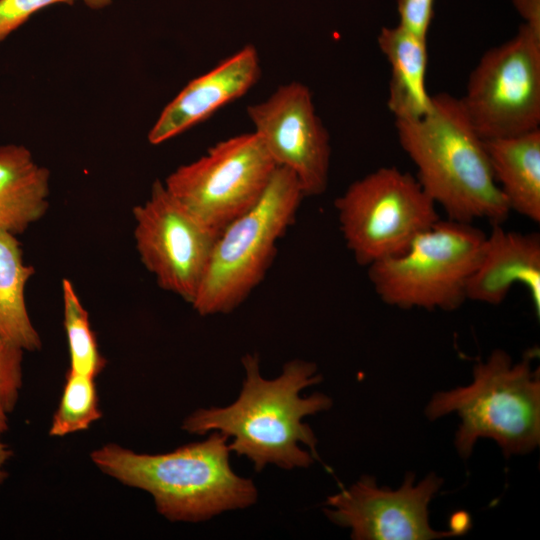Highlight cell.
Masks as SVG:
<instances>
[{
	"label": "cell",
	"instance_id": "cell-1",
	"mask_svg": "<svg viewBox=\"0 0 540 540\" xmlns=\"http://www.w3.org/2000/svg\"><path fill=\"white\" fill-rule=\"evenodd\" d=\"M242 364L246 376L237 400L223 408L196 410L182 428L191 434L218 431L232 438L230 451L247 457L256 471L267 464L308 467L318 458L317 439L302 419L332 405L322 393L300 396L303 389L322 380L316 365L292 360L279 377L267 380L260 375L257 355L247 354Z\"/></svg>",
	"mask_w": 540,
	"mask_h": 540
},
{
	"label": "cell",
	"instance_id": "cell-2",
	"mask_svg": "<svg viewBox=\"0 0 540 540\" xmlns=\"http://www.w3.org/2000/svg\"><path fill=\"white\" fill-rule=\"evenodd\" d=\"M398 141L417 169L423 190L449 219L502 224L511 213L498 187L484 139L472 125L460 98L432 95L429 111L395 120Z\"/></svg>",
	"mask_w": 540,
	"mask_h": 540
},
{
	"label": "cell",
	"instance_id": "cell-3",
	"mask_svg": "<svg viewBox=\"0 0 540 540\" xmlns=\"http://www.w3.org/2000/svg\"><path fill=\"white\" fill-rule=\"evenodd\" d=\"M227 440L213 431L204 441L154 455L110 443L94 450L91 459L108 476L148 492L168 520L198 522L257 500L253 482L232 470Z\"/></svg>",
	"mask_w": 540,
	"mask_h": 540
},
{
	"label": "cell",
	"instance_id": "cell-4",
	"mask_svg": "<svg viewBox=\"0 0 540 540\" xmlns=\"http://www.w3.org/2000/svg\"><path fill=\"white\" fill-rule=\"evenodd\" d=\"M535 352L513 363L494 350L473 368L466 386L435 393L425 408L430 420L455 412L461 423L455 447L466 459L479 438H490L506 457L526 454L540 443V375L532 370Z\"/></svg>",
	"mask_w": 540,
	"mask_h": 540
},
{
	"label": "cell",
	"instance_id": "cell-5",
	"mask_svg": "<svg viewBox=\"0 0 540 540\" xmlns=\"http://www.w3.org/2000/svg\"><path fill=\"white\" fill-rule=\"evenodd\" d=\"M304 198L297 177L277 166L260 200L218 236L191 303L201 316L237 308L265 277L277 242L295 220Z\"/></svg>",
	"mask_w": 540,
	"mask_h": 540
},
{
	"label": "cell",
	"instance_id": "cell-6",
	"mask_svg": "<svg viewBox=\"0 0 540 540\" xmlns=\"http://www.w3.org/2000/svg\"><path fill=\"white\" fill-rule=\"evenodd\" d=\"M486 234L472 223L441 218L401 254L368 266L379 298L402 309H457L465 300Z\"/></svg>",
	"mask_w": 540,
	"mask_h": 540
},
{
	"label": "cell",
	"instance_id": "cell-7",
	"mask_svg": "<svg viewBox=\"0 0 540 540\" xmlns=\"http://www.w3.org/2000/svg\"><path fill=\"white\" fill-rule=\"evenodd\" d=\"M334 205L347 248L366 267L401 254L440 219L417 178L393 166L354 181Z\"/></svg>",
	"mask_w": 540,
	"mask_h": 540
},
{
	"label": "cell",
	"instance_id": "cell-8",
	"mask_svg": "<svg viewBox=\"0 0 540 540\" xmlns=\"http://www.w3.org/2000/svg\"><path fill=\"white\" fill-rule=\"evenodd\" d=\"M276 168L253 131L218 142L163 184L189 213L220 234L260 200Z\"/></svg>",
	"mask_w": 540,
	"mask_h": 540
},
{
	"label": "cell",
	"instance_id": "cell-9",
	"mask_svg": "<svg viewBox=\"0 0 540 540\" xmlns=\"http://www.w3.org/2000/svg\"><path fill=\"white\" fill-rule=\"evenodd\" d=\"M461 103L484 139L540 128V34L521 24L486 51L471 72Z\"/></svg>",
	"mask_w": 540,
	"mask_h": 540
},
{
	"label": "cell",
	"instance_id": "cell-10",
	"mask_svg": "<svg viewBox=\"0 0 540 540\" xmlns=\"http://www.w3.org/2000/svg\"><path fill=\"white\" fill-rule=\"evenodd\" d=\"M133 216L141 262L162 289L191 304L219 234L189 213L160 180L149 199L133 208Z\"/></svg>",
	"mask_w": 540,
	"mask_h": 540
},
{
	"label": "cell",
	"instance_id": "cell-11",
	"mask_svg": "<svg viewBox=\"0 0 540 540\" xmlns=\"http://www.w3.org/2000/svg\"><path fill=\"white\" fill-rule=\"evenodd\" d=\"M247 115L275 164L297 177L304 197L326 191L330 138L306 85L279 86L266 100L249 105Z\"/></svg>",
	"mask_w": 540,
	"mask_h": 540
},
{
	"label": "cell",
	"instance_id": "cell-12",
	"mask_svg": "<svg viewBox=\"0 0 540 540\" xmlns=\"http://www.w3.org/2000/svg\"><path fill=\"white\" fill-rule=\"evenodd\" d=\"M407 473L397 489L380 487L375 479L363 476L353 485L328 497L324 509L335 524L351 529L356 540H429L456 535L434 530L428 506L443 481L430 473L416 485Z\"/></svg>",
	"mask_w": 540,
	"mask_h": 540
},
{
	"label": "cell",
	"instance_id": "cell-13",
	"mask_svg": "<svg viewBox=\"0 0 540 540\" xmlns=\"http://www.w3.org/2000/svg\"><path fill=\"white\" fill-rule=\"evenodd\" d=\"M260 74L256 48L244 46L209 72L190 81L165 106L148 133L149 143H163L206 120L247 93Z\"/></svg>",
	"mask_w": 540,
	"mask_h": 540
},
{
	"label": "cell",
	"instance_id": "cell-14",
	"mask_svg": "<svg viewBox=\"0 0 540 540\" xmlns=\"http://www.w3.org/2000/svg\"><path fill=\"white\" fill-rule=\"evenodd\" d=\"M527 290L535 311L540 312V236L507 230L492 224L479 261L467 284V299L498 305L513 286Z\"/></svg>",
	"mask_w": 540,
	"mask_h": 540
},
{
	"label": "cell",
	"instance_id": "cell-15",
	"mask_svg": "<svg viewBox=\"0 0 540 540\" xmlns=\"http://www.w3.org/2000/svg\"><path fill=\"white\" fill-rule=\"evenodd\" d=\"M377 42L391 71L388 109L395 120H411L424 116L432 103V95L426 87L427 37L398 24L382 27Z\"/></svg>",
	"mask_w": 540,
	"mask_h": 540
},
{
	"label": "cell",
	"instance_id": "cell-16",
	"mask_svg": "<svg viewBox=\"0 0 540 540\" xmlns=\"http://www.w3.org/2000/svg\"><path fill=\"white\" fill-rule=\"evenodd\" d=\"M495 181L511 211L540 222V128L484 140Z\"/></svg>",
	"mask_w": 540,
	"mask_h": 540
},
{
	"label": "cell",
	"instance_id": "cell-17",
	"mask_svg": "<svg viewBox=\"0 0 540 540\" xmlns=\"http://www.w3.org/2000/svg\"><path fill=\"white\" fill-rule=\"evenodd\" d=\"M49 176L26 147L0 146V231L21 234L45 215Z\"/></svg>",
	"mask_w": 540,
	"mask_h": 540
},
{
	"label": "cell",
	"instance_id": "cell-18",
	"mask_svg": "<svg viewBox=\"0 0 540 540\" xmlns=\"http://www.w3.org/2000/svg\"><path fill=\"white\" fill-rule=\"evenodd\" d=\"M34 273L35 269L24 263L16 235L0 231V337L24 351L41 347L25 301V286Z\"/></svg>",
	"mask_w": 540,
	"mask_h": 540
},
{
	"label": "cell",
	"instance_id": "cell-19",
	"mask_svg": "<svg viewBox=\"0 0 540 540\" xmlns=\"http://www.w3.org/2000/svg\"><path fill=\"white\" fill-rule=\"evenodd\" d=\"M64 327L66 331L70 370L95 378L106 365L96 337L91 329L88 312L83 307L73 284L62 280Z\"/></svg>",
	"mask_w": 540,
	"mask_h": 540
},
{
	"label": "cell",
	"instance_id": "cell-20",
	"mask_svg": "<svg viewBox=\"0 0 540 540\" xmlns=\"http://www.w3.org/2000/svg\"><path fill=\"white\" fill-rule=\"evenodd\" d=\"M101 416L94 378L69 369L50 435L60 437L86 430Z\"/></svg>",
	"mask_w": 540,
	"mask_h": 540
},
{
	"label": "cell",
	"instance_id": "cell-21",
	"mask_svg": "<svg viewBox=\"0 0 540 540\" xmlns=\"http://www.w3.org/2000/svg\"><path fill=\"white\" fill-rule=\"evenodd\" d=\"M24 350L0 337V405L10 413L19 398L22 386Z\"/></svg>",
	"mask_w": 540,
	"mask_h": 540
},
{
	"label": "cell",
	"instance_id": "cell-22",
	"mask_svg": "<svg viewBox=\"0 0 540 540\" xmlns=\"http://www.w3.org/2000/svg\"><path fill=\"white\" fill-rule=\"evenodd\" d=\"M76 0H0V42L22 26L33 14L55 4Z\"/></svg>",
	"mask_w": 540,
	"mask_h": 540
},
{
	"label": "cell",
	"instance_id": "cell-23",
	"mask_svg": "<svg viewBox=\"0 0 540 540\" xmlns=\"http://www.w3.org/2000/svg\"><path fill=\"white\" fill-rule=\"evenodd\" d=\"M435 0H397L399 25L427 37L434 16Z\"/></svg>",
	"mask_w": 540,
	"mask_h": 540
},
{
	"label": "cell",
	"instance_id": "cell-24",
	"mask_svg": "<svg viewBox=\"0 0 540 540\" xmlns=\"http://www.w3.org/2000/svg\"><path fill=\"white\" fill-rule=\"evenodd\" d=\"M523 24L540 34V0H512Z\"/></svg>",
	"mask_w": 540,
	"mask_h": 540
},
{
	"label": "cell",
	"instance_id": "cell-25",
	"mask_svg": "<svg viewBox=\"0 0 540 540\" xmlns=\"http://www.w3.org/2000/svg\"><path fill=\"white\" fill-rule=\"evenodd\" d=\"M11 455L12 451L0 441V485L7 477V473L4 471L3 467Z\"/></svg>",
	"mask_w": 540,
	"mask_h": 540
},
{
	"label": "cell",
	"instance_id": "cell-26",
	"mask_svg": "<svg viewBox=\"0 0 540 540\" xmlns=\"http://www.w3.org/2000/svg\"><path fill=\"white\" fill-rule=\"evenodd\" d=\"M84 3L91 9L98 10L107 7L112 3V0H83Z\"/></svg>",
	"mask_w": 540,
	"mask_h": 540
},
{
	"label": "cell",
	"instance_id": "cell-27",
	"mask_svg": "<svg viewBox=\"0 0 540 540\" xmlns=\"http://www.w3.org/2000/svg\"><path fill=\"white\" fill-rule=\"evenodd\" d=\"M7 414L8 412L0 405V441H1L2 435L8 429Z\"/></svg>",
	"mask_w": 540,
	"mask_h": 540
}]
</instances>
